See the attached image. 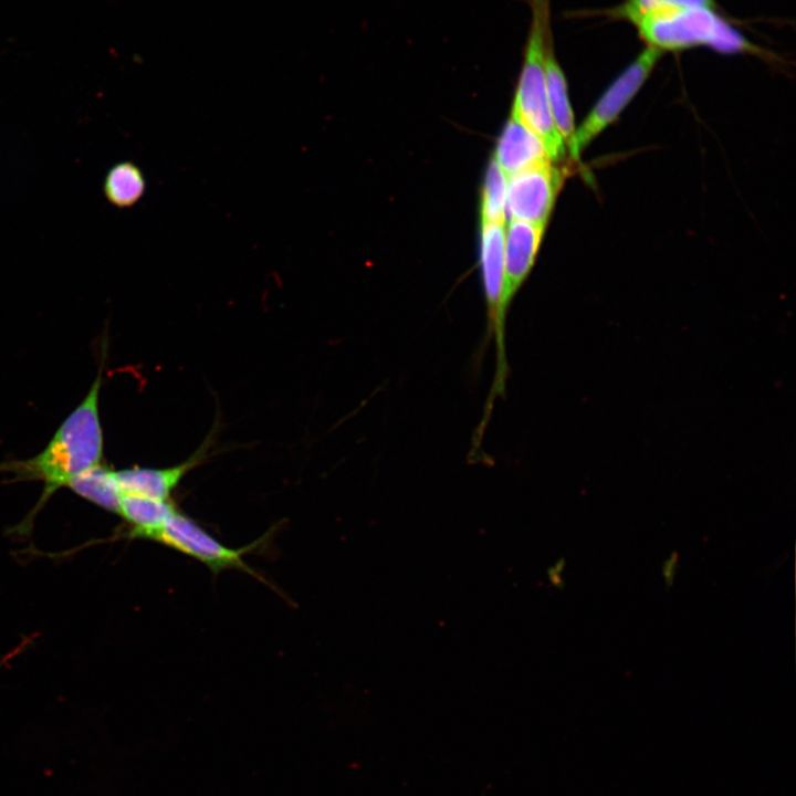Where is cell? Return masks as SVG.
Wrapping results in <instances>:
<instances>
[{
	"instance_id": "6da1fadb",
	"label": "cell",
	"mask_w": 796,
	"mask_h": 796,
	"mask_svg": "<svg viewBox=\"0 0 796 796\" xmlns=\"http://www.w3.org/2000/svg\"><path fill=\"white\" fill-rule=\"evenodd\" d=\"M102 367L83 401L67 416L46 447L35 457L0 464L15 481L36 480L44 484L36 510L60 488L100 464L103 432L98 415Z\"/></svg>"
},
{
	"instance_id": "7a4b0ae2",
	"label": "cell",
	"mask_w": 796,
	"mask_h": 796,
	"mask_svg": "<svg viewBox=\"0 0 796 796\" xmlns=\"http://www.w3.org/2000/svg\"><path fill=\"white\" fill-rule=\"evenodd\" d=\"M607 14L632 24L646 46L661 53L705 46L721 54H762L718 9L672 4L638 8L622 2Z\"/></svg>"
},
{
	"instance_id": "3957f363",
	"label": "cell",
	"mask_w": 796,
	"mask_h": 796,
	"mask_svg": "<svg viewBox=\"0 0 796 796\" xmlns=\"http://www.w3.org/2000/svg\"><path fill=\"white\" fill-rule=\"evenodd\" d=\"M524 1L531 21L512 112L542 140L551 161L557 163L565 157L566 147L551 113L544 70L545 43L552 32L551 0Z\"/></svg>"
},
{
	"instance_id": "277c9868",
	"label": "cell",
	"mask_w": 796,
	"mask_h": 796,
	"mask_svg": "<svg viewBox=\"0 0 796 796\" xmlns=\"http://www.w3.org/2000/svg\"><path fill=\"white\" fill-rule=\"evenodd\" d=\"M663 53L645 46L638 56L614 80L575 130L569 155L579 159L580 153L610 124L631 102L650 76Z\"/></svg>"
},
{
	"instance_id": "5b68a950",
	"label": "cell",
	"mask_w": 796,
	"mask_h": 796,
	"mask_svg": "<svg viewBox=\"0 0 796 796\" xmlns=\"http://www.w3.org/2000/svg\"><path fill=\"white\" fill-rule=\"evenodd\" d=\"M154 541L199 561L214 574L235 568L262 579L243 559V555L254 548L258 542L242 548L228 547L178 511L156 534Z\"/></svg>"
},
{
	"instance_id": "8992f818",
	"label": "cell",
	"mask_w": 796,
	"mask_h": 796,
	"mask_svg": "<svg viewBox=\"0 0 796 796\" xmlns=\"http://www.w3.org/2000/svg\"><path fill=\"white\" fill-rule=\"evenodd\" d=\"M564 179V169L552 161L510 176L505 206L510 219L546 227Z\"/></svg>"
},
{
	"instance_id": "52a82bcc",
	"label": "cell",
	"mask_w": 796,
	"mask_h": 796,
	"mask_svg": "<svg viewBox=\"0 0 796 796\" xmlns=\"http://www.w3.org/2000/svg\"><path fill=\"white\" fill-rule=\"evenodd\" d=\"M544 226L510 219L505 231L502 307L507 313L516 292L525 281L536 258Z\"/></svg>"
},
{
	"instance_id": "ba28073f",
	"label": "cell",
	"mask_w": 796,
	"mask_h": 796,
	"mask_svg": "<svg viewBox=\"0 0 796 796\" xmlns=\"http://www.w3.org/2000/svg\"><path fill=\"white\" fill-rule=\"evenodd\" d=\"M207 449L208 444L205 442L186 461L169 468H130L113 471L115 484L121 494L168 500L182 476L203 460Z\"/></svg>"
},
{
	"instance_id": "9c48e42d",
	"label": "cell",
	"mask_w": 796,
	"mask_h": 796,
	"mask_svg": "<svg viewBox=\"0 0 796 796\" xmlns=\"http://www.w3.org/2000/svg\"><path fill=\"white\" fill-rule=\"evenodd\" d=\"M494 158L506 179L551 161L542 140L513 112L499 138Z\"/></svg>"
},
{
	"instance_id": "30bf717a",
	"label": "cell",
	"mask_w": 796,
	"mask_h": 796,
	"mask_svg": "<svg viewBox=\"0 0 796 796\" xmlns=\"http://www.w3.org/2000/svg\"><path fill=\"white\" fill-rule=\"evenodd\" d=\"M177 512L169 500H156L138 495L122 494L117 514L128 523L129 538L154 541L156 534Z\"/></svg>"
},
{
	"instance_id": "8fae6325",
	"label": "cell",
	"mask_w": 796,
	"mask_h": 796,
	"mask_svg": "<svg viewBox=\"0 0 796 796\" xmlns=\"http://www.w3.org/2000/svg\"><path fill=\"white\" fill-rule=\"evenodd\" d=\"M544 70L547 96L555 127L561 135L566 150H569L575 135L574 114L568 96L565 74L558 63L552 32L548 34L544 52Z\"/></svg>"
},
{
	"instance_id": "7c38bea8",
	"label": "cell",
	"mask_w": 796,
	"mask_h": 796,
	"mask_svg": "<svg viewBox=\"0 0 796 796\" xmlns=\"http://www.w3.org/2000/svg\"><path fill=\"white\" fill-rule=\"evenodd\" d=\"M146 191L143 170L132 161H121L106 174L103 192L107 201L121 209L136 205Z\"/></svg>"
},
{
	"instance_id": "4fadbf2b",
	"label": "cell",
	"mask_w": 796,
	"mask_h": 796,
	"mask_svg": "<svg viewBox=\"0 0 796 796\" xmlns=\"http://www.w3.org/2000/svg\"><path fill=\"white\" fill-rule=\"evenodd\" d=\"M66 488L87 501L117 513L122 494L115 484L113 470L98 464L73 478Z\"/></svg>"
},
{
	"instance_id": "5bb4252c",
	"label": "cell",
	"mask_w": 796,
	"mask_h": 796,
	"mask_svg": "<svg viewBox=\"0 0 796 796\" xmlns=\"http://www.w3.org/2000/svg\"><path fill=\"white\" fill-rule=\"evenodd\" d=\"M507 179L495 158H491L481 200V222L505 223Z\"/></svg>"
},
{
	"instance_id": "9a60e30c",
	"label": "cell",
	"mask_w": 796,
	"mask_h": 796,
	"mask_svg": "<svg viewBox=\"0 0 796 796\" xmlns=\"http://www.w3.org/2000/svg\"><path fill=\"white\" fill-rule=\"evenodd\" d=\"M625 2L638 8H647L654 4H672L718 9L715 0H625Z\"/></svg>"
},
{
	"instance_id": "2e32d148",
	"label": "cell",
	"mask_w": 796,
	"mask_h": 796,
	"mask_svg": "<svg viewBox=\"0 0 796 796\" xmlns=\"http://www.w3.org/2000/svg\"><path fill=\"white\" fill-rule=\"evenodd\" d=\"M677 566L678 555L673 553L666 559L662 565V576L667 586H671L673 584Z\"/></svg>"
},
{
	"instance_id": "e0dca14e",
	"label": "cell",
	"mask_w": 796,
	"mask_h": 796,
	"mask_svg": "<svg viewBox=\"0 0 796 796\" xmlns=\"http://www.w3.org/2000/svg\"><path fill=\"white\" fill-rule=\"evenodd\" d=\"M564 565H565L564 559H559L555 565L549 567V569L547 570V574H548L547 576H548L549 582L556 587H558L559 585H563V579L561 577V573L564 570Z\"/></svg>"
}]
</instances>
